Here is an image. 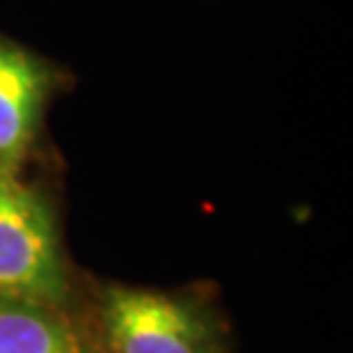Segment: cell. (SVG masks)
I'll return each mask as SVG.
<instances>
[{"label":"cell","mask_w":353,"mask_h":353,"mask_svg":"<svg viewBox=\"0 0 353 353\" xmlns=\"http://www.w3.org/2000/svg\"><path fill=\"white\" fill-rule=\"evenodd\" d=\"M0 294L58 310L69 299L53 211L7 170H0Z\"/></svg>","instance_id":"6da1fadb"},{"label":"cell","mask_w":353,"mask_h":353,"mask_svg":"<svg viewBox=\"0 0 353 353\" xmlns=\"http://www.w3.org/2000/svg\"><path fill=\"white\" fill-rule=\"evenodd\" d=\"M99 321L110 353H225L214 314L165 292L105 287Z\"/></svg>","instance_id":"7a4b0ae2"},{"label":"cell","mask_w":353,"mask_h":353,"mask_svg":"<svg viewBox=\"0 0 353 353\" xmlns=\"http://www.w3.org/2000/svg\"><path fill=\"white\" fill-rule=\"evenodd\" d=\"M48 76L19 46L0 39V170L14 172L30 147Z\"/></svg>","instance_id":"3957f363"},{"label":"cell","mask_w":353,"mask_h":353,"mask_svg":"<svg viewBox=\"0 0 353 353\" xmlns=\"http://www.w3.org/2000/svg\"><path fill=\"white\" fill-rule=\"evenodd\" d=\"M0 353H99L65 310L0 294Z\"/></svg>","instance_id":"277c9868"}]
</instances>
